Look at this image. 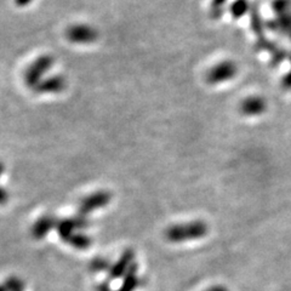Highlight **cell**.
Listing matches in <instances>:
<instances>
[{
    "mask_svg": "<svg viewBox=\"0 0 291 291\" xmlns=\"http://www.w3.org/2000/svg\"><path fill=\"white\" fill-rule=\"evenodd\" d=\"M208 232V226L202 221L189 222L187 224H177L166 231V238L170 242H183L202 238Z\"/></svg>",
    "mask_w": 291,
    "mask_h": 291,
    "instance_id": "cell-1",
    "label": "cell"
},
{
    "mask_svg": "<svg viewBox=\"0 0 291 291\" xmlns=\"http://www.w3.org/2000/svg\"><path fill=\"white\" fill-rule=\"evenodd\" d=\"M54 63V57L49 56V55H44V56L36 58V60L29 66L28 70L26 71L25 81L26 84H27V86L34 89V87L43 80V76L45 74L51 70Z\"/></svg>",
    "mask_w": 291,
    "mask_h": 291,
    "instance_id": "cell-2",
    "label": "cell"
},
{
    "mask_svg": "<svg viewBox=\"0 0 291 291\" xmlns=\"http://www.w3.org/2000/svg\"><path fill=\"white\" fill-rule=\"evenodd\" d=\"M238 73V66L233 61H222L209 70L206 73V83L210 85L226 83L232 80Z\"/></svg>",
    "mask_w": 291,
    "mask_h": 291,
    "instance_id": "cell-3",
    "label": "cell"
},
{
    "mask_svg": "<svg viewBox=\"0 0 291 291\" xmlns=\"http://www.w3.org/2000/svg\"><path fill=\"white\" fill-rule=\"evenodd\" d=\"M66 36L71 43L85 45L96 41L99 32L89 25H74L67 29Z\"/></svg>",
    "mask_w": 291,
    "mask_h": 291,
    "instance_id": "cell-4",
    "label": "cell"
},
{
    "mask_svg": "<svg viewBox=\"0 0 291 291\" xmlns=\"http://www.w3.org/2000/svg\"><path fill=\"white\" fill-rule=\"evenodd\" d=\"M110 198H112L110 193L103 192V190L89 195L80 204V214L81 215H87L91 211L103 208L110 202Z\"/></svg>",
    "mask_w": 291,
    "mask_h": 291,
    "instance_id": "cell-5",
    "label": "cell"
},
{
    "mask_svg": "<svg viewBox=\"0 0 291 291\" xmlns=\"http://www.w3.org/2000/svg\"><path fill=\"white\" fill-rule=\"evenodd\" d=\"M239 110L243 115L247 116L261 115L267 110V102L261 96H249L240 102Z\"/></svg>",
    "mask_w": 291,
    "mask_h": 291,
    "instance_id": "cell-6",
    "label": "cell"
},
{
    "mask_svg": "<svg viewBox=\"0 0 291 291\" xmlns=\"http://www.w3.org/2000/svg\"><path fill=\"white\" fill-rule=\"evenodd\" d=\"M67 86V81L62 75H54L43 79L34 90L38 94H58L62 92Z\"/></svg>",
    "mask_w": 291,
    "mask_h": 291,
    "instance_id": "cell-7",
    "label": "cell"
},
{
    "mask_svg": "<svg viewBox=\"0 0 291 291\" xmlns=\"http://www.w3.org/2000/svg\"><path fill=\"white\" fill-rule=\"evenodd\" d=\"M267 28L276 32L278 34L288 36L291 40V11L285 14L276 16L273 20L268 21L266 23Z\"/></svg>",
    "mask_w": 291,
    "mask_h": 291,
    "instance_id": "cell-8",
    "label": "cell"
},
{
    "mask_svg": "<svg viewBox=\"0 0 291 291\" xmlns=\"http://www.w3.org/2000/svg\"><path fill=\"white\" fill-rule=\"evenodd\" d=\"M250 26L251 31L254 32L256 36H257V40L260 39L266 38L264 36V22L262 20L260 11H258L257 6H251L250 9Z\"/></svg>",
    "mask_w": 291,
    "mask_h": 291,
    "instance_id": "cell-9",
    "label": "cell"
},
{
    "mask_svg": "<svg viewBox=\"0 0 291 291\" xmlns=\"http://www.w3.org/2000/svg\"><path fill=\"white\" fill-rule=\"evenodd\" d=\"M55 218L52 216H44L40 219L36 221V223L33 226V235L36 238H44L52 228H54Z\"/></svg>",
    "mask_w": 291,
    "mask_h": 291,
    "instance_id": "cell-10",
    "label": "cell"
},
{
    "mask_svg": "<svg viewBox=\"0 0 291 291\" xmlns=\"http://www.w3.org/2000/svg\"><path fill=\"white\" fill-rule=\"evenodd\" d=\"M250 11V6L247 0H235L234 2L229 7V12H231L232 17L234 20H239L244 15H247Z\"/></svg>",
    "mask_w": 291,
    "mask_h": 291,
    "instance_id": "cell-11",
    "label": "cell"
},
{
    "mask_svg": "<svg viewBox=\"0 0 291 291\" xmlns=\"http://www.w3.org/2000/svg\"><path fill=\"white\" fill-rule=\"evenodd\" d=\"M227 0H213L210 5V17L213 20H218L224 12V5Z\"/></svg>",
    "mask_w": 291,
    "mask_h": 291,
    "instance_id": "cell-12",
    "label": "cell"
},
{
    "mask_svg": "<svg viewBox=\"0 0 291 291\" xmlns=\"http://www.w3.org/2000/svg\"><path fill=\"white\" fill-rule=\"evenodd\" d=\"M269 54H271V63L274 66V67H277V66H279L280 63L283 62V61L285 60V58L288 57V52L285 51L283 47H279L278 45L276 44L274 45L273 49L269 51Z\"/></svg>",
    "mask_w": 291,
    "mask_h": 291,
    "instance_id": "cell-13",
    "label": "cell"
},
{
    "mask_svg": "<svg viewBox=\"0 0 291 291\" xmlns=\"http://www.w3.org/2000/svg\"><path fill=\"white\" fill-rule=\"evenodd\" d=\"M272 9H273L276 16L289 12L291 11V0H274L272 4Z\"/></svg>",
    "mask_w": 291,
    "mask_h": 291,
    "instance_id": "cell-14",
    "label": "cell"
},
{
    "mask_svg": "<svg viewBox=\"0 0 291 291\" xmlns=\"http://www.w3.org/2000/svg\"><path fill=\"white\" fill-rule=\"evenodd\" d=\"M6 291H23V283L21 280L16 279V278H11L6 282V287H5Z\"/></svg>",
    "mask_w": 291,
    "mask_h": 291,
    "instance_id": "cell-15",
    "label": "cell"
},
{
    "mask_svg": "<svg viewBox=\"0 0 291 291\" xmlns=\"http://www.w3.org/2000/svg\"><path fill=\"white\" fill-rule=\"evenodd\" d=\"M4 164L0 161V177H1V175L4 174ZM7 199H9V195H7V192L5 190L4 188H2L1 186H0V205H4L5 203L7 202Z\"/></svg>",
    "mask_w": 291,
    "mask_h": 291,
    "instance_id": "cell-16",
    "label": "cell"
},
{
    "mask_svg": "<svg viewBox=\"0 0 291 291\" xmlns=\"http://www.w3.org/2000/svg\"><path fill=\"white\" fill-rule=\"evenodd\" d=\"M282 85L284 89H291V71L289 73L285 74V76L283 78Z\"/></svg>",
    "mask_w": 291,
    "mask_h": 291,
    "instance_id": "cell-17",
    "label": "cell"
},
{
    "mask_svg": "<svg viewBox=\"0 0 291 291\" xmlns=\"http://www.w3.org/2000/svg\"><path fill=\"white\" fill-rule=\"evenodd\" d=\"M15 1L16 5H18V6H26V5H28L32 0H15Z\"/></svg>",
    "mask_w": 291,
    "mask_h": 291,
    "instance_id": "cell-18",
    "label": "cell"
},
{
    "mask_svg": "<svg viewBox=\"0 0 291 291\" xmlns=\"http://www.w3.org/2000/svg\"><path fill=\"white\" fill-rule=\"evenodd\" d=\"M0 291H6V289H5V287H0Z\"/></svg>",
    "mask_w": 291,
    "mask_h": 291,
    "instance_id": "cell-19",
    "label": "cell"
}]
</instances>
